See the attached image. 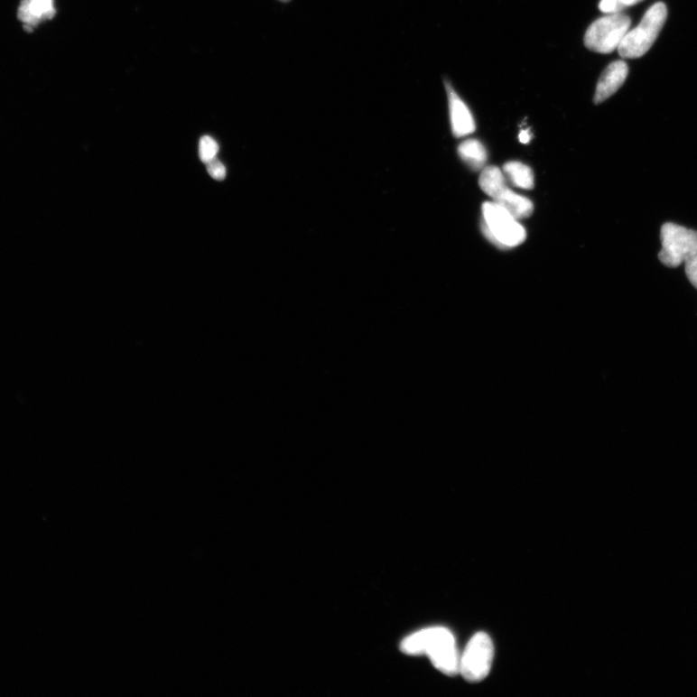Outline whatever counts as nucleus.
I'll list each match as a JSON object with an SVG mask.
<instances>
[{"label":"nucleus","mask_w":697,"mask_h":697,"mask_svg":"<svg viewBox=\"0 0 697 697\" xmlns=\"http://www.w3.org/2000/svg\"><path fill=\"white\" fill-rule=\"evenodd\" d=\"M631 23V19L622 12L609 13L589 26L584 44L590 51L608 55L618 49Z\"/></svg>","instance_id":"20e7f679"},{"label":"nucleus","mask_w":697,"mask_h":697,"mask_svg":"<svg viewBox=\"0 0 697 697\" xmlns=\"http://www.w3.org/2000/svg\"><path fill=\"white\" fill-rule=\"evenodd\" d=\"M686 274L692 286L697 289V253L686 262Z\"/></svg>","instance_id":"f3484780"},{"label":"nucleus","mask_w":697,"mask_h":697,"mask_svg":"<svg viewBox=\"0 0 697 697\" xmlns=\"http://www.w3.org/2000/svg\"><path fill=\"white\" fill-rule=\"evenodd\" d=\"M280 2H283V3H289V2H290V0H280Z\"/></svg>","instance_id":"6ab92c4d"},{"label":"nucleus","mask_w":697,"mask_h":697,"mask_svg":"<svg viewBox=\"0 0 697 697\" xmlns=\"http://www.w3.org/2000/svg\"><path fill=\"white\" fill-rule=\"evenodd\" d=\"M219 146L216 140L209 136H204L200 140L199 155L200 159L202 160V163L205 164L209 163V161L214 158H217Z\"/></svg>","instance_id":"4468645a"},{"label":"nucleus","mask_w":697,"mask_h":697,"mask_svg":"<svg viewBox=\"0 0 697 697\" xmlns=\"http://www.w3.org/2000/svg\"><path fill=\"white\" fill-rule=\"evenodd\" d=\"M207 169L209 176L214 180L223 181L226 178V168L218 158L209 161L207 163Z\"/></svg>","instance_id":"dca6fc26"},{"label":"nucleus","mask_w":697,"mask_h":697,"mask_svg":"<svg viewBox=\"0 0 697 697\" xmlns=\"http://www.w3.org/2000/svg\"><path fill=\"white\" fill-rule=\"evenodd\" d=\"M519 141L522 144H529L531 141V133L529 130H523L519 134Z\"/></svg>","instance_id":"a211bd4d"},{"label":"nucleus","mask_w":697,"mask_h":697,"mask_svg":"<svg viewBox=\"0 0 697 697\" xmlns=\"http://www.w3.org/2000/svg\"><path fill=\"white\" fill-rule=\"evenodd\" d=\"M56 14L53 0H23L19 8V18L26 30L32 31L35 25Z\"/></svg>","instance_id":"1a4fd4ad"},{"label":"nucleus","mask_w":697,"mask_h":697,"mask_svg":"<svg viewBox=\"0 0 697 697\" xmlns=\"http://www.w3.org/2000/svg\"><path fill=\"white\" fill-rule=\"evenodd\" d=\"M667 19V8L658 3L651 6L633 31H628L618 47L623 59H638L646 55L658 38Z\"/></svg>","instance_id":"f03ea898"},{"label":"nucleus","mask_w":697,"mask_h":697,"mask_svg":"<svg viewBox=\"0 0 697 697\" xmlns=\"http://www.w3.org/2000/svg\"><path fill=\"white\" fill-rule=\"evenodd\" d=\"M662 250L660 261L668 267H677L697 253V231L674 224L665 223L661 230Z\"/></svg>","instance_id":"39448f33"},{"label":"nucleus","mask_w":697,"mask_h":697,"mask_svg":"<svg viewBox=\"0 0 697 697\" xmlns=\"http://www.w3.org/2000/svg\"><path fill=\"white\" fill-rule=\"evenodd\" d=\"M506 177L519 189L530 191L534 189V177L532 169L517 161L507 163L504 166Z\"/></svg>","instance_id":"ddd939ff"},{"label":"nucleus","mask_w":697,"mask_h":697,"mask_svg":"<svg viewBox=\"0 0 697 697\" xmlns=\"http://www.w3.org/2000/svg\"><path fill=\"white\" fill-rule=\"evenodd\" d=\"M492 200L517 220L531 217L534 211V205L528 198L516 194L507 186Z\"/></svg>","instance_id":"9d476101"},{"label":"nucleus","mask_w":697,"mask_h":697,"mask_svg":"<svg viewBox=\"0 0 697 697\" xmlns=\"http://www.w3.org/2000/svg\"><path fill=\"white\" fill-rule=\"evenodd\" d=\"M481 230L488 240L502 249L514 248L525 243L526 231L505 209L487 202L482 206Z\"/></svg>","instance_id":"7ed1b4c3"},{"label":"nucleus","mask_w":697,"mask_h":697,"mask_svg":"<svg viewBox=\"0 0 697 697\" xmlns=\"http://www.w3.org/2000/svg\"><path fill=\"white\" fill-rule=\"evenodd\" d=\"M479 186L482 191L493 199L507 185L503 172L498 167L490 166L482 169Z\"/></svg>","instance_id":"f8f14e48"},{"label":"nucleus","mask_w":697,"mask_h":697,"mask_svg":"<svg viewBox=\"0 0 697 697\" xmlns=\"http://www.w3.org/2000/svg\"><path fill=\"white\" fill-rule=\"evenodd\" d=\"M446 88L453 136L455 138H463L471 135L476 130V124L471 111L469 110L466 103H464L450 84H446Z\"/></svg>","instance_id":"0eeeda50"},{"label":"nucleus","mask_w":697,"mask_h":697,"mask_svg":"<svg viewBox=\"0 0 697 697\" xmlns=\"http://www.w3.org/2000/svg\"><path fill=\"white\" fill-rule=\"evenodd\" d=\"M494 659V646L486 633L476 634L460 655V674L468 682L485 680L490 674Z\"/></svg>","instance_id":"423d86ee"},{"label":"nucleus","mask_w":697,"mask_h":697,"mask_svg":"<svg viewBox=\"0 0 697 697\" xmlns=\"http://www.w3.org/2000/svg\"><path fill=\"white\" fill-rule=\"evenodd\" d=\"M459 154L469 167L475 171L485 168L488 152L484 144L475 139L464 141L459 146Z\"/></svg>","instance_id":"9b49d317"},{"label":"nucleus","mask_w":697,"mask_h":697,"mask_svg":"<svg viewBox=\"0 0 697 697\" xmlns=\"http://www.w3.org/2000/svg\"><path fill=\"white\" fill-rule=\"evenodd\" d=\"M400 650L408 655H426L440 673L453 676L460 674L457 643L450 629L432 627L421 629L404 640Z\"/></svg>","instance_id":"f257e3e1"},{"label":"nucleus","mask_w":697,"mask_h":697,"mask_svg":"<svg viewBox=\"0 0 697 697\" xmlns=\"http://www.w3.org/2000/svg\"><path fill=\"white\" fill-rule=\"evenodd\" d=\"M641 2H643V0H601L599 10L602 13L609 14V13L622 12L624 9L634 6Z\"/></svg>","instance_id":"2eb2a0df"},{"label":"nucleus","mask_w":697,"mask_h":697,"mask_svg":"<svg viewBox=\"0 0 697 697\" xmlns=\"http://www.w3.org/2000/svg\"><path fill=\"white\" fill-rule=\"evenodd\" d=\"M628 75V66L623 60L610 63L599 77L595 93V104L605 102L618 92Z\"/></svg>","instance_id":"6e6552de"}]
</instances>
